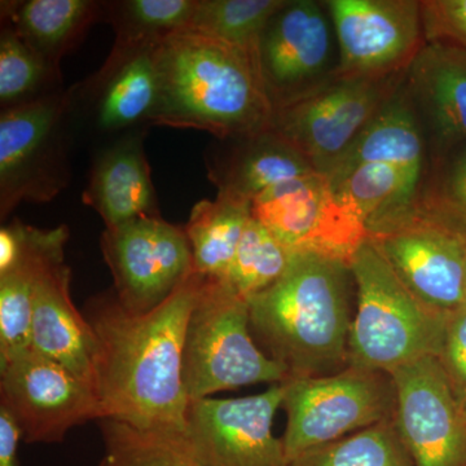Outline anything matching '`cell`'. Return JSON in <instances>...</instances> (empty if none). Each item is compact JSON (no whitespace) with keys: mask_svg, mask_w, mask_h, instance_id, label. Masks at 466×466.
<instances>
[{"mask_svg":"<svg viewBox=\"0 0 466 466\" xmlns=\"http://www.w3.org/2000/svg\"><path fill=\"white\" fill-rule=\"evenodd\" d=\"M104 17V3L92 0L2 2V20L52 66H60L92 24Z\"/></svg>","mask_w":466,"mask_h":466,"instance_id":"obj_24","label":"cell"},{"mask_svg":"<svg viewBox=\"0 0 466 466\" xmlns=\"http://www.w3.org/2000/svg\"><path fill=\"white\" fill-rule=\"evenodd\" d=\"M198 0H121L104 2V18L116 32V46L158 42L183 32Z\"/></svg>","mask_w":466,"mask_h":466,"instance_id":"obj_30","label":"cell"},{"mask_svg":"<svg viewBox=\"0 0 466 466\" xmlns=\"http://www.w3.org/2000/svg\"><path fill=\"white\" fill-rule=\"evenodd\" d=\"M293 256L265 226L251 217L225 283L242 299L249 300L285 274Z\"/></svg>","mask_w":466,"mask_h":466,"instance_id":"obj_31","label":"cell"},{"mask_svg":"<svg viewBox=\"0 0 466 466\" xmlns=\"http://www.w3.org/2000/svg\"><path fill=\"white\" fill-rule=\"evenodd\" d=\"M207 167L218 196L250 207L272 187L318 173L272 126L257 133L217 140L208 150Z\"/></svg>","mask_w":466,"mask_h":466,"instance_id":"obj_20","label":"cell"},{"mask_svg":"<svg viewBox=\"0 0 466 466\" xmlns=\"http://www.w3.org/2000/svg\"><path fill=\"white\" fill-rule=\"evenodd\" d=\"M394 421L415 466H466V407L451 391L437 358L392 373Z\"/></svg>","mask_w":466,"mask_h":466,"instance_id":"obj_16","label":"cell"},{"mask_svg":"<svg viewBox=\"0 0 466 466\" xmlns=\"http://www.w3.org/2000/svg\"><path fill=\"white\" fill-rule=\"evenodd\" d=\"M250 211L293 254L317 253L350 266L368 238L366 222L321 173L272 187L251 202Z\"/></svg>","mask_w":466,"mask_h":466,"instance_id":"obj_9","label":"cell"},{"mask_svg":"<svg viewBox=\"0 0 466 466\" xmlns=\"http://www.w3.org/2000/svg\"><path fill=\"white\" fill-rule=\"evenodd\" d=\"M183 376L189 400L287 380L283 366L254 341L248 300L225 281L204 278L187 324Z\"/></svg>","mask_w":466,"mask_h":466,"instance_id":"obj_5","label":"cell"},{"mask_svg":"<svg viewBox=\"0 0 466 466\" xmlns=\"http://www.w3.org/2000/svg\"><path fill=\"white\" fill-rule=\"evenodd\" d=\"M69 228H35L21 220L0 229V361L32 348L33 302L43 269L66 254Z\"/></svg>","mask_w":466,"mask_h":466,"instance_id":"obj_17","label":"cell"},{"mask_svg":"<svg viewBox=\"0 0 466 466\" xmlns=\"http://www.w3.org/2000/svg\"><path fill=\"white\" fill-rule=\"evenodd\" d=\"M426 43H443L466 51V0H422Z\"/></svg>","mask_w":466,"mask_h":466,"instance_id":"obj_34","label":"cell"},{"mask_svg":"<svg viewBox=\"0 0 466 466\" xmlns=\"http://www.w3.org/2000/svg\"><path fill=\"white\" fill-rule=\"evenodd\" d=\"M75 90H58L0 113V217L45 204L69 186L67 121Z\"/></svg>","mask_w":466,"mask_h":466,"instance_id":"obj_7","label":"cell"},{"mask_svg":"<svg viewBox=\"0 0 466 466\" xmlns=\"http://www.w3.org/2000/svg\"><path fill=\"white\" fill-rule=\"evenodd\" d=\"M159 42L115 45L101 69L73 87L75 99L87 104L95 130L121 137L149 125L158 103Z\"/></svg>","mask_w":466,"mask_h":466,"instance_id":"obj_18","label":"cell"},{"mask_svg":"<svg viewBox=\"0 0 466 466\" xmlns=\"http://www.w3.org/2000/svg\"><path fill=\"white\" fill-rule=\"evenodd\" d=\"M361 164H388L397 167L417 198L428 165V146L403 82L366 130L359 135L351 148L324 175Z\"/></svg>","mask_w":466,"mask_h":466,"instance_id":"obj_23","label":"cell"},{"mask_svg":"<svg viewBox=\"0 0 466 466\" xmlns=\"http://www.w3.org/2000/svg\"><path fill=\"white\" fill-rule=\"evenodd\" d=\"M410 211L466 238V143L428 158Z\"/></svg>","mask_w":466,"mask_h":466,"instance_id":"obj_26","label":"cell"},{"mask_svg":"<svg viewBox=\"0 0 466 466\" xmlns=\"http://www.w3.org/2000/svg\"><path fill=\"white\" fill-rule=\"evenodd\" d=\"M100 248L116 299L133 312L157 309L193 274L186 229L161 217L137 218L106 228Z\"/></svg>","mask_w":466,"mask_h":466,"instance_id":"obj_12","label":"cell"},{"mask_svg":"<svg viewBox=\"0 0 466 466\" xmlns=\"http://www.w3.org/2000/svg\"><path fill=\"white\" fill-rule=\"evenodd\" d=\"M406 70L379 76H337L274 110L271 126L327 174L403 82Z\"/></svg>","mask_w":466,"mask_h":466,"instance_id":"obj_8","label":"cell"},{"mask_svg":"<svg viewBox=\"0 0 466 466\" xmlns=\"http://www.w3.org/2000/svg\"><path fill=\"white\" fill-rule=\"evenodd\" d=\"M70 279L66 254L43 269L34 293L32 348L94 388L96 339L73 303Z\"/></svg>","mask_w":466,"mask_h":466,"instance_id":"obj_21","label":"cell"},{"mask_svg":"<svg viewBox=\"0 0 466 466\" xmlns=\"http://www.w3.org/2000/svg\"><path fill=\"white\" fill-rule=\"evenodd\" d=\"M23 440L16 422L5 408L0 407V466H21L18 443Z\"/></svg>","mask_w":466,"mask_h":466,"instance_id":"obj_35","label":"cell"},{"mask_svg":"<svg viewBox=\"0 0 466 466\" xmlns=\"http://www.w3.org/2000/svg\"><path fill=\"white\" fill-rule=\"evenodd\" d=\"M337 76H379L407 70L425 45L419 0H328Z\"/></svg>","mask_w":466,"mask_h":466,"instance_id":"obj_14","label":"cell"},{"mask_svg":"<svg viewBox=\"0 0 466 466\" xmlns=\"http://www.w3.org/2000/svg\"><path fill=\"white\" fill-rule=\"evenodd\" d=\"M351 268L317 253H296L285 274L251 297L250 328L288 379L324 377L349 367Z\"/></svg>","mask_w":466,"mask_h":466,"instance_id":"obj_2","label":"cell"},{"mask_svg":"<svg viewBox=\"0 0 466 466\" xmlns=\"http://www.w3.org/2000/svg\"><path fill=\"white\" fill-rule=\"evenodd\" d=\"M287 0H198L186 30L257 52L260 35Z\"/></svg>","mask_w":466,"mask_h":466,"instance_id":"obj_29","label":"cell"},{"mask_svg":"<svg viewBox=\"0 0 466 466\" xmlns=\"http://www.w3.org/2000/svg\"><path fill=\"white\" fill-rule=\"evenodd\" d=\"M158 103L149 125L195 128L217 140L271 126L257 52L183 30L157 47Z\"/></svg>","mask_w":466,"mask_h":466,"instance_id":"obj_3","label":"cell"},{"mask_svg":"<svg viewBox=\"0 0 466 466\" xmlns=\"http://www.w3.org/2000/svg\"><path fill=\"white\" fill-rule=\"evenodd\" d=\"M284 400L283 383L235 400H191L186 428L174 440L201 466H290L272 424Z\"/></svg>","mask_w":466,"mask_h":466,"instance_id":"obj_11","label":"cell"},{"mask_svg":"<svg viewBox=\"0 0 466 466\" xmlns=\"http://www.w3.org/2000/svg\"><path fill=\"white\" fill-rule=\"evenodd\" d=\"M257 61L274 110L333 78L339 47L324 2L287 0L260 35Z\"/></svg>","mask_w":466,"mask_h":466,"instance_id":"obj_13","label":"cell"},{"mask_svg":"<svg viewBox=\"0 0 466 466\" xmlns=\"http://www.w3.org/2000/svg\"><path fill=\"white\" fill-rule=\"evenodd\" d=\"M358 290L349 366L392 375L440 355L450 312L429 308L404 287L370 238L350 263Z\"/></svg>","mask_w":466,"mask_h":466,"instance_id":"obj_4","label":"cell"},{"mask_svg":"<svg viewBox=\"0 0 466 466\" xmlns=\"http://www.w3.org/2000/svg\"><path fill=\"white\" fill-rule=\"evenodd\" d=\"M63 90L60 70L27 46L7 21L0 33V106L2 109L41 99Z\"/></svg>","mask_w":466,"mask_h":466,"instance_id":"obj_27","label":"cell"},{"mask_svg":"<svg viewBox=\"0 0 466 466\" xmlns=\"http://www.w3.org/2000/svg\"><path fill=\"white\" fill-rule=\"evenodd\" d=\"M104 456L97 466H201L174 438L115 420L99 421Z\"/></svg>","mask_w":466,"mask_h":466,"instance_id":"obj_32","label":"cell"},{"mask_svg":"<svg viewBox=\"0 0 466 466\" xmlns=\"http://www.w3.org/2000/svg\"><path fill=\"white\" fill-rule=\"evenodd\" d=\"M290 466H415L394 419L303 453Z\"/></svg>","mask_w":466,"mask_h":466,"instance_id":"obj_28","label":"cell"},{"mask_svg":"<svg viewBox=\"0 0 466 466\" xmlns=\"http://www.w3.org/2000/svg\"><path fill=\"white\" fill-rule=\"evenodd\" d=\"M250 219V205L220 196L196 204L184 226L192 248L193 272L225 281Z\"/></svg>","mask_w":466,"mask_h":466,"instance_id":"obj_25","label":"cell"},{"mask_svg":"<svg viewBox=\"0 0 466 466\" xmlns=\"http://www.w3.org/2000/svg\"><path fill=\"white\" fill-rule=\"evenodd\" d=\"M144 137L143 128L121 135L92 162L84 202L97 211L106 228L137 218L161 217Z\"/></svg>","mask_w":466,"mask_h":466,"instance_id":"obj_22","label":"cell"},{"mask_svg":"<svg viewBox=\"0 0 466 466\" xmlns=\"http://www.w3.org/2000/svg\"><path fill=\"white\" fill-rule=\"evenodd\" d=\"M437 360L451 391L466 407V302L450 312Z\"/></svg>","mask_w":466,"mask_h":466,"instance_id":"obj_33","label":"cell"},{"mask_svg":"<svg viewBox=\"0 0 466 466\" xmlns=\"http://www.w3.org/2000/svg\"><path fill=\"white\" fill-rule=\"evenodd\" d=\"M281 408L288 421L283 441L289 462L370 426L394 419L397 388L391 375L349 366L324 377L288 379Z\"/></svg>","mask_w":466,"mask_h":466,"instance_id":"obj_6","label":"cell"},{"mask_svg":"<svg viewBox=\"0 0 466 466\" xmlns=\"http://www.w3.org/2000/svg\"><path fill=\"white\" fill-rule=\"evenodd\" d=\"M0 407L30 444L60 443L76 426L104 419L90 383L33 348L0 361Z\"/></svg>","mask_w":466,"mask_h":466,"instance_id":"obj_10","label":"cell"},{"mask_svg":"<svg viewBox=\"0 0 466 466\" xmlns=\"http://www.w3.org/2000/svg\"><path fill=\"white\" fill-rule=\"evenodd\" d=\"M403 84L424 133L428 158L466 143L465 50L425 42Z\"/></svg>","mask_w":466,"mask_h":466,"instance_id":"obj_19","label":"cell"},{"mask_svg":"<svg viewBox=\"0 0 466 466\" xmlns=\"http://www.w3.org/2000/svg\"><path fill=\"white\" fill-rule=\"evenodd\" d=\"M201 283L193 272L148 312L125 309L113 288L87 300L82 314L96 339L94 388L104 419L175 440L183 434L191 403L184 341Z\"/></svg>","mask_w":466,"mask_h":466,"instance_id":"obj_1","label":"cell"},{"mask_svg":"<svg viewBox=\"0 0 466 466\" xmlns=\"http://www.w3.org/2000/svg\"><path fill=\"white\" fill-rule=\"evenodd\" d=\"M392 271L429 308L452 312L466 302V238L408 211L368 232Z\"/></svg>","mask_w":466,"mask_h":466,"instance_id":"obj_15","label":"cell"}]
</instances>
